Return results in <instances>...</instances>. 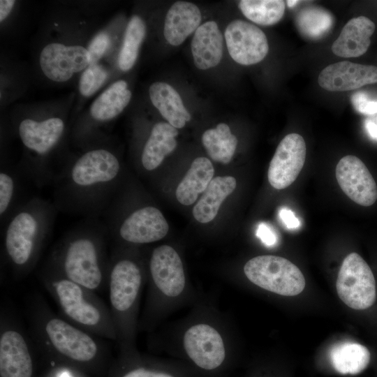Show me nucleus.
Listing matches in <instances>:
<instances>
[{
	"label": "nucleus",
	"mask_w": 377,
	"mask_h": 377,
	"mask_svg": "<svg viewBox=\"0 0 377 377\" xmlns=\"http://www.w3.org/2000/svg\"><path fill=\"white\" fill-rule=\"evenodd\" d=\"M108 230L91 221L66 233L52 250L47 264L62 276L93 292L108 287L110 258Z\"/></svg>",
	"instance_id": "nucleus-1"
},
{
	"label": "nucleus",
	"mask_w": 377,
	"mask_h": 377,
	"mask_svg": "<svg viewBox=\"0 0 377 377\" xmlns=\"http://www.w3.org/2000/svg\"><path fill=\"white\" fill-rule=\"evenodd\" d=\"M147 293L138 330L152 331L175 311L197 300L182 260L172 246L154 248L147 264Z\"/></svg>",
	"instance_id": "nucleus-2"
},
{
	"label": "nucleus",
	"mask_w": 377,
	"mask_h": 377,
	"mask_svg": "<svg viewBox=\"0 0 377 377\" xmlns=\"http://www.w3.org/2000/svg\"><path fill=\"white\" fill-rule=\"evenodd\" d=\"M136 255L118 249L110 258L108 288L117 342L126 358H138L136 337L140 299L147 276Z\"/></svg>",
	"instance_id": "nucleus-3"
},
{
	"label": "nucleus",
	"mask_w": 377,
	"mask_h": 377,
	"mask_svg": "<svg viewBox=\"0 0 377 377\" xmlns=\"http://www.w3.org/2000/svg\"><path fill=\"white\" fill-rule=\"evenodd\" d=\"M56 210L48 202L34 198L10 218L4 232L3 253L16 278L25 276L36 265L51 232Z\"/></svg>",
	"instance_id": "nucleus-4"
},
{
	"label": "nucleus",
	"mask_w": 377,
	"mask_h": 377,
	"mask_svg": "<svg viewBox=\"0 0 377 377\" xmlns=\"http://www.w3.org/2000/svg\"><path fill=\"white\" fill-rule=\"evenodd\" d=\"M175 328L172 346L178 347L197 367L220 368L226 361L230 345L228 327L219 311L198 303Z\"/></svg>",
	"instance_id": "nucleus-5"
},
{
	"label": "nucleus",
	"mask_w": 377,
	"mask_h": 377,
	"mask_svg": "<svg viewBox=\"0 0 377 377\" xmlns=\"http://www.w3.org/2000/svg\"><path fill=\"white\" fill-rule=\"evenodd\" d=\"M41 279L63 318L94 336L117 341L110 308L94 292L62 276L47 263Z\"/></svg>",
	"instance_id": "nucleus-6"
},
{
	"label": "nucleus",
	"mask_w": 377,
	"mask_h": 377,
	"mask_svg": "<svg viewBox=\"0 0 377 377\" xmlns=\"http://www.w3.org/2000/svg\"><path fill=\"white\" fill-rule=\"evenodd\" d=\"M30 313L33 337L47 351L81 364H91L103 353L101 341L57 316L40 297L34 300Z\"/></svg>",
	"instance_id": "nucleus-7"
},
{
	"label": "nucleus",
	"mask_w": 377,
	"mask_h": 377,
	"mask_svg": "<svg viewBox=\"0 0 377 377\" xmlns=\"http://www.w3.org/2000/svg\"><path fill=\"white\" fill-rule=\"evenodd\" d=\"M121 171L117 156L103 148L89 150L67 171L63 189L73 207L89 211L103 207Z\"/></svg>",
	"instance_id": "nucleus-8"
},
{
	"label": "nucleus",
	"mask_w": 377,
	"mask_h": 377,
	"mask_svg": "<svg viewBox=\"0 0 377 377\" xmlns=\"http://www.w3.org/2000/svg\"><path fill=\"white\" fill-rule=\"evenodd\" d=\"M246 278L258 288L284 296L302 292L305 279L292 262L281 256L261 255L249 260L243 268Z\"/></svg>",
	"instance_id": "nucleus-9"
},
{
	"label": "nucleus",
	"mask_w": 377,
	"mask_h": 377,
	"mask_svg": "<svg viewBox=\"0 0 377 377\" xmlns=\"http://www.w3.org/2000/svg\"><path fill=\"white\" fill-rule=\"evenodd\" d=\"M336 288L339 298L353 309H368L376 301L374 274L368 264L357 253H351L344 258Z\"/></svg>",
	"instance_id": "nucleus-10"
},
{
	"label": "nucleus",
	"mask_w": 377,
	"mask_h": 377,
	"mask_svg": "<svg viewBox=\"0 0 377 377\" xmlns=\"http://www.w3.org/2000/svg\"><path fill=\"white\" fill-rule=\"evenodd\" d=\"M33 361L27 339L4 315L1 317V377H31Z\"/></svg>",
	"instance_id": "nucleus-11"
},
{
	"label": "nucleus",
	"mask_w": 377,
	"mask_h": 377,
	"mask_svg": "<svg viewBox=\"0 0 377 377\" xmlns=\"http://www.w3.org/2000/svg\"><path fill=\"white\" fill-rule=\"evenodd\" d=\"M228 52L237 63L249 66L267 56L269 45L264 32L256 25L242 20L232 21L225 31Z\"/></svg>",
	"instance_id": "nucleus-12"
},
{
	"label": "nucleus",
	"mask_w": 377,
	"mask_h": 377,
	"mask_svg": "<svg viewBox=\"0 0 377 377\" xmlns=\"http://www.w3.org/2000/svg\"><path fill=\"white\" fill-rule=\"evenodd\" d=\"M306 154L304 138L297 133L286 135L279 142L270 161L267 178L276 189L292 184L302 170Z\"/></svg>",
	"instance_id": "nucleus-13"
},
{
	"label": "nucleus",
	"mask_w": 377,
	"mask_h": 377,
	"mask_svg": "<svg viewBox=\"0 0 377 377\" xmlns=\"http://www.w3.org/2000/svg\"><path fill=\"white\" fill-rule=\"evenodd\" d=\"M39 62L47 78L61 82L87 68L90 64V59L87 49L83 46L52 43L42 50Z\"/></svg>",
	"instance_id": "nucleus-14"
},
{
	"label": "nucleus",
	"mask_w": 377,
	"mask_h": 377,
	"mask_svg": "<svg viewBox=\"0 0 377 377\" xmlns=\"http://www.w3.org/2000/svg\"><path fill=\"white\" fill-rule=\"evenodd\" d=\"M335 175L341 189L353 202L364 207L375 203L376 182L359 158L353 155L343 156L337 165Z\"/></svg>",
	"instance_id": "nucleus-15"
},
{
	"label": "nucleus",
	"mask_w": 377,
	"mask_h": 377,
	"mask_svg": "<svg viewBox=\"0 0 377 377\" xmlns=\"http://www.w3.org/2000/svg\"><path fill=\"white\" fill-rule=\"evenodd\" d=\"M169 226L161 212L152 206L133 211L120 224L119 238L132 245L157 242L167 235Z\"/></svg>",
	"instance_id": "nucleus-16"
},
{
	"label": "nucleus",
	"mask_w": 377,
	"mask_h": 377,
	"mask_svg": "<svg viewBox=\"0 0 377 377\" xmlns=\"http://www.w3.org/2000/svg\"><path fill=\"white\" fill-rule=\"evenodd\" d=\"M319 85L330 91H346L377 82V67L348 61L330 64L322 70Z\"/></svg>",
	"instance_id": "nucleus-17"
},
{
	"label": "nucleus",
	"mask_w": 377,
	"mask_h": 377,
	"mask_svg": "<svg viewBox=\"0 0 377 377\" xmlns=\"http://www.w3.org/2000/svg\"><path fill=\"white\" fill-rule=\"evenodd\" d=\"M64 122L59 117L42 121L23 119L18 133L23 145L38 155L47 154L59 141L64 131Z\"/></svg>",
	"instance_id": "nucleus-18"
},
{
	"label": "nucleus",
	"mask_w": 377,
	"mask_h": 377,
	"mask_svg": "<svg viewBox=\"0 0 377 377\" xmlns=\"http://www.w3.org/2000/svg\"><path fill=\"white\" fill-rule=\"evenodd\" d=\"M374 30V23L367 17L359 16L350 19L333 43V53L345 58L357 57L364 54L370 45V37Z\"/></svg>",
	"instance_id": "nucleus-19"
},
{
	"label": "nucleus",
	"mask_w": 377,
	"mask_h": 377,
	"mask_svg": "<svg viewBox=\"0 0 377 377\" xmlns=\"http://www.w3.org/2000/svg\"><path fill=\"white\" fill-rule=\"evenodd\" d=\"M191 49L198 68L207 70L219 64L223 57V36L214 21L206 22L197 29Z\"/></svg>",
	"instance_id": "nucleus-20"
},
{
	"label": "nucleus",
	"mask_w": 377,
	"mask_h": 377,
	"mask_svg": "<svg viewBox=\"0 0 377 377\" xmlns=\"http://www.w3.org/2000/svg\"><path fill=\"white\" fill-rule=\"evenodd\" d=\"M201 19L200 9L193 3L184 1L174 3L165 18V38L172 45H179L200 26Z\"/></svg>",
	"instance_id": "nucleus-21"
},
{
	"label": "nucleus",
	"mask_w": 377,
	"mask_h": 377,
	"mask_svg": "<svg viewBox=\"0 0 377 377\" xmlns=\"http://www.w3.org/2000/svg\"><path fill=\"white\" fill-rule=\"evenodd\" d=\"M177 134V128L168 122L161 121L154 125L141 155L142 165L146 170L157 168L165 157L175 149Z\"/></svg>",
	"instance_id": "nucleus-22"
},
{
	"label": "nucleus",
	"mask_w": 377,
	"mask_h": 377,
	"mask_svg": "<svg viewBox=\"0 0 377 377\" xmlns=\"http://www.w3.org/2000/svg\"><path fill=\"white\" fill-rule=\"evenodd\" d=\"M149 95L154 106L175 128H181L190 121V113L179 93L171 85L164 82H154L149 87Z\"/></svg>",
	"instance_id": "nucleus-23"
},
{
	"label": "nucleus",
	"mask_w": 377,
	"mask_h": 377,
	"mask_svg": "<svg viewBox=\"0 0 377 377\" xmlns=\"http://www.w3.org/2000/svg\"><path fill=\"white\" fill-rule=\"evenodd\" d=\"M237 186L231 176L216 177L212 179L202 195L193 209V217L198 222L207 223L217 215L221 205Z\"/></svg>",
	"instance_id": "nucleus-24"
},
{
	"label": "nucleus",
	"mask_w": 377,
	"mask_h": 377,
	"mask_svg": "<svg viewBox=\"0 0 377 377\" xmlns=\"http://www.w3.org/2000/svg\"><path fill=\"white\" fill-rule=\"evenodd\" d=\"M214 174V169L209 159L205 157L194 159L177 187V200L184 205L194 203L198 195L205 191Z\"/></svg>",
	"instance_id": "nucleus-25"
},
{
	"label": "nucleus",
	"mask_w": 377,
	"mask_h": 377,
	"mask_svg": "<svg viewBox=\"0 0 377 377\" xmlns=\"http://www.w3.org/2000/svg\"><path fill=\"white\" fill-rule=\"evenodd\" d=\"M131 92L124 80L107 88L91 104L90 114L96 121H106L118 116L128 105Z\"/></svg>",
	"instance_id": "nucleus-26"
},
{
	"label": "nucleus",
	"mask_w": 377,
	"mask_h": 377,
	"mask_svg": "<svg viewBox=\"0 0 377 377\" xmlns=\"http://www.w3.org/2000/svg\"><path fill=\"white\" fill-rule=\"evenodd\" d=\"M330 359L337 372L355 375L362 372L368 366L370 353L365 346L360 343L343 342L331 348Z\"/></svg>",
	"instance_id": "nucleus-27"
},
{
	"label": "nucleus",
	"mask_w": 377,
	"mask_h": 377,
	"mask_svg": "<svg viewBox=\"0 0 377 377\" xmlns=\"http://www.w3.org/2000/svg\"><path fill=\"white\" fill-rule=\"evenodd\" d=\"M202 142L212 160L227 164L232 158L238 141L230 127L221 123L203 133Z\"/></svg>",
	"instance_id": "nucleus-28"
},
{
	"label": "nucleus",
	"mask_w": 377,
	"mask_h": 377,
	"mask_svg": "<svg viewBox=\"0 0 377 377\" xmlns=\"http://www.w3.org/2000/svg\"><path fill=\"white\" fill-rule=\"evenodd\" d=\"M334 24V17L327 10L311 6L302 10L296 17V25L300 34L311 40L325 36Z\"/></svg>",
	"instance_id": "nucleus-29"
},
{
	"label": "nucleus",
	"mask_w": 377,
	"mask_h": 377,
	"mask_svg": "<svg viewBox=\"0 0 377 377\" xmlns=\"http://www.w3.org/2000/svg\"><path fill=\"white\" fill-rule=\"evenodd\" d=\"M145 34L144 20L138 15H133L127 24L119 54L118 66L121 71H128L135 64Z\"/></svg>",
	"instance_id": "nucleus-30"
},
{
	"label": "nucleus",
	"mask_w": 377,
	"mask_h": 377,
	"mask_svg": "<svg viewBox=\"0 0 377 377\" xmlns=\"http://www.w3.org/2000/svg\"><path fill=\"white\" fill-rule=\"evenodd\" d=\"M239 7L246 18L263 26L276 24L285 11V3L281 0H242Z\"/></svg>",
	"instance_id": "nucleus-31"
},
{
	"label": "nucleus",
	"mask_w": 377,
	"mask_h": 377,
	"mask_svg": "<svg viewBox=\"0 0 377 377\" xmlns=\"http://www.w3.org/2000/svg\"><path fill=\"white\" fill-rule=\"evenodd\" d=\"M108 73L98 64L89 65L82 73L80 82V94L86 97L95 94L107 79Z\"/></svg>",
	"instance_id": "nucleus-32"
},
{
	"label": "nucleus",
	"mask_w": 377,
	"mask_h": 377,
	"mask_svg": "<svg viewBox=\"0 0 377 377\" xmlns=\"http://www.w3.org/2000/svg\"><path fill=\"white\" fill-rule=\"evenodd\" d=\"M16 183L14 177L8 171L0 172V215L4 218L8 213L15 194Z\"/></svg>",
	"instance_id": "nucleus-33"
},
{
	"label": "nucleus",
	"mask_w": 377,
	"mask_h": 377,
	"mask_svg": "<svg viewBox=\"0 0 377 377\" xmlns=\"http://www.w3.org/2000/svg\"><path fill=\"white\" fill-rule=\"evenodd\" d=\"M110 37L105 32H100L90 42L87 51L89 55L90 64H98L110 45Z\"/></svg>",
	"instance_id": "nucleus-34"
},
{
	"label": "nucleus",
	"mask_w": 377,
	"mask_h": 377,
	"mask_svg": "<svg viewBox=\"0 0 377 377\" xmlns=\"http://www.w3.org/2000/svg\"><path fill=\"white\" fill-rule=\"evenodd\" d=\"M351 103L358 112L363 114H377V99H372L364 91H358L351 96Z\"/></svg>",
	"instance_id": "nucleus-35"
},
{
	"label": "nucleus",
	"mask_w": 377,
	"mask_h": 377,
	"mask_svg": "<svg viewBox=\"0 0 377 377\" xmlns=\"http://www.w3.org/2000/svg\"><path fill=\"white\" fill-rule=\"evenodd\" d=\"M121 377H176L173 374L162 369L136 367L125 372Z\"/></svg>",
	"instance_id": "nucleus-36"
},
{
	"label": "nucleus",
	"mask_w": 377,
	"mask_h": 377,
	"mask_svg": "<svg viewBox=\"0 0 377 377\" xmlns=\"http://www.w3.org/2000/svg\"><path fill=\"white\" fill-rule=\"evenodd\" d=\"M256 235L260 239L264 244L272 246L276 243V237L272 228L265 223H260L256 231Z\"/></svg>",
	"instance_id": "nucleus-37"
},
{
	"label": "nucleus",
	"mask_w": 377,
	"mask_h": 377,
	"mask_svg": "<svg viewBox=\"0 0 377 377\" xmlns=\"http://www.w3.org/2000/svg\"><path fill=\"white\" fill-rule=\"evenodd\" d=\"M279 217L285 226L289 229L299 228L300 222L294 213L289 209L283 207L279 211Z\"/></svg>",
	"instance_id": "nucleus-38"
},
{
	"label": "nucleus",
	"mask_w": 377,
	"mask_h": 377,
	"mask_svg": "<svg viewBox=\"0 0 377 377\" xmlns=\"http://www.w3.org/2000/svg\"><path fill=\"white\" fill-rule=\"evenodd\" d=\"M15 3L13 0L0 1V21L2 22L10 14Z\"/></svg>",
	"instance_id": "nucleus-39"
},
{
	"label": "nucleus",
	"mask_w": 377,
	"mask_h": 377,
	"mask_svg": "<svg viewBox=\"0 0 377 377\" xmlns=\"http://www.w3.org/2000/svg\"><path fill=\"white\" fill-rule=\"evenodd\" d=\"M364 125L369 135L377 140V121L374 119H367Z\"/></svg>",
	"instance_id": "nucleus-40"
},
{
	"label": "nucleus",
	"mask_w": 377,
	"mask_h": 377,
	"mask_svg": "<svg viewBox=\"0 0 377 377\" xmlns=\"http://www.w3.org/2000/svg\"><path fill=\"white\" fill-rule=\"evenodd\" d=\"M287 4L289 7L292 8L295 6L299 1H287Z\"/></svg>",
	"instance_id": "nucleus-41"
}]
</instances>
